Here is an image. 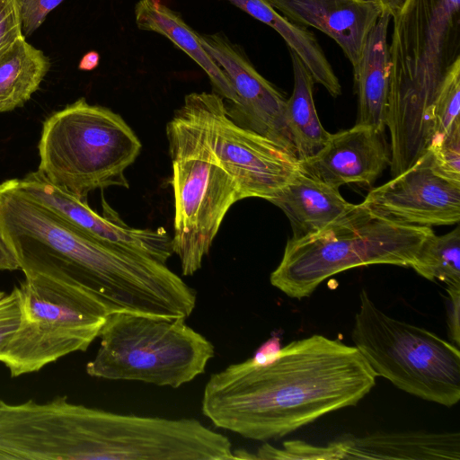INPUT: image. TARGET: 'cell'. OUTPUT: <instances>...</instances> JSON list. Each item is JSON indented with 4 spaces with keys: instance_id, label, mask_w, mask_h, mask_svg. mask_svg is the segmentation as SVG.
<instances>
[{
    "instance_id": "6da1fadb",
    "label": "cell",
    "mask_w": 460,
    "mask_h": 460,
    "mask_svg": "<svg viewBox=\"0 0 460 460\" xmlns=\"http://www.w3.org/2000/svg\"><path fill=\"white\" fill-rule=\"evenodd\" d=\"M376 377L355 346L314 334L284 346L269 364L248 358L211 375L201 410L219 429L252 440L276 439L357 404Z\"/></svg>"
},
{
    "instance_id": "7a4b0ae2",
    "label": "cell",
    "mask_w": 460,
    "mask_h": 460,
    "mask_svg": "<svg viewBox=\"0 0 460 460\" xmlns=\"http://www.w3.org/2000/svg\"><path fill=\"white\" fill-rule=\"evenodd\" d=\"M0 235L25 277L80 288L111 312L177 316L190 288L165 263L101 242L30 198L16 179L0 183Z\"/></svg>"
},
{
    "instance_id": "3957f363",
    "label": "cell",
    "mask_w": 460,
    "mask_h": 460,
    "mask_svg": "<svg viewBox=\"0 0 460 460\" xmlns=\"http://www.w3.org/2000/svg\"><path fill=\"white\" fill-rule=\"evenodd\" d=\"M392 20L386 127L391 173L397 175L429 144L435 96L460 57V0H406Z\"/></svg>"
},
{
    "instance_id": "277c9868",
    "label": "cell",
    "mask_w": 460,
    "mask_h": 460,
    "mask_svg": "<svg viewBox=\"0 0 460 460\" xmlns=\"http://www.w3.org/2000/svg\"><path fill=\"white\" fill-rule=\"evenodd\" d=\"M213 93H191L166 126L174 199L173 253L183 276L202 265L229 208L240 200L234 180L211 144Z\"/></svg>"
},
{
    "instance_id": "5b68a950",
    "label": "cell",
    "mask_w": 460,
    "mask_h": 460,
    "mask_svg": "<svg viewBox=\"0 0 460 460\" xmlns=\"http://www.w3.org/2000/svg\"><path fill=\"white\" fill-rule=\"evenodd\" d=\"M432 233L431 227L393 222L354 204L320 232L289 239L270 281L288 296L302 299L328 278L352 268L411 267Z\"/></svg>"
},
{
    "instance_id": "8992f818",
    "label": "cell",
    "mask_w": 460,
    "mask_h": 460,
    "mask_svg": "<svg viewBox=\"0 0 460 460\" xmlns=\"http://www.w3.org/2000/svg\"><path fill=\"white\" fill-rule=\"evenodd\" d=\"M141 142L122 117L81 98L43 123L38 171L82 200L95 190L128 188L125 172Z\"/></svg>"
},
{
    "instance_id": "52a82bcc",
    "label": "cell",
    "mask_w": 460,
    "mask_h": 460,
    "mask_svg": "<svg viewBox=\"0 0 460 460\" xmlns=\"http://www.w3.org/2000/svg\"><path fill=\"white\" fill-rule=\"evenodd\" d=\"M184 317L128 311L108 314L86 373L107 380L178 388L203 374L214 345Z\"/></svg>"
},
{
    "instance_id": "ba28073f",
    "label": "cell",
    "mask_w": 460,
    "mask_h": 460,
    "mask_svg": "<svg viewBox=\"0 0 460 460\" xmlns=\"http://www.w3.org/2000/svg\"><path fill=\"white\" fill-rule=\"evenodd\" d=\"M351 340L376 376L423 400L451 407L460 400L458 347L394 318L359 293Z\"/></svg>"
},
{
    "instance_id": "9c48e42d",
    "label": "cell",
    "mask_w": 460,
    "mask_h": 460,
    "mask_svg": "<svg viewBox=\"0 0 460 460\" xmlns=\"http://www.w3.org/2000/svg\"><path fill=\"white\" fill-rule=\"evenodd\" d=\"M17 289L20 324L0 352L12 377L85 351L111 313L85 290L40 275L25 277Z\"/></svg>"
},
{
    "instance_id": "30bf717a",
    "label": "cell",
    "mask_w": 460,
    "mask_h": 460,
    "mask_svg": "<svg viewBox=\"0 0 460 460\" xmlns=\"http://www.w3.org/2000/svg\"><path fill=\"white\" fill-rule=\"evenodd\" d=\"M211 144L220 164L236 182L240 200L268 199L299 172L296 156L275 141L237 125L224 99L214 93Z\"/></svg>"
},
{
    "instance_id": "8fae6325",
    "label": "cell",
    "mask_w": 460,
    "mask_h": 460,
    "mask_svg": "<svg viewBox=\"0 0 460 460\" xmlns=\"http://www.w3.org/2000/svg\"><path fill=\"white\" fill-rule=\"evenodd\" d=\"M360 204L399 224L454 225L460 219V181L435 171L426 150L409 169L372 189Z\"/></svg>"
},
{
    "instance_id": "7c38bea8",
    "label": "cell",
    "mask_w": 460,
    "mask_h": 460,
    "mask_svg": "<svg viewBox=\"0 0 460 460\" xmlns=\"http://www.w3.org/2000/svg\"><path fill=\"white\" fill-rule=\"evenodd\" d=\"M16 181L33 200L101 242L165 264L173 253L172 236L164 228L129 226L103 199V212L100 215L89 207L87 200L53 184L39 171Z\"/></svg>"
},
{
    "instance_id": "4fadbf2b",
    "label": "cell",
    "mask_w": 460,
    "mask_h": 460,
    "mask_svg": "<svg viewBox=\"0 0 460 460\" xmlns=\"http://www.w3.org/2000/svg\"><path fill=\"white\" fill-rule=\"evenodd\" d=\"M199 38L237 96L235 105L226 103L229 117L237 125L275 141L296 155L284 120L287 99L281 91L255 69L240 46L223 33L199 34Z\"/></svg>"
},
{
    "instance_id": "5bb4252c",
    "label": "cell",
    "mask_w": 460,
    "mask_h": 460,
    "mask_svg": "<svg viewBox=\"0 0 460 460\" xmlns=\"http://www.w3.org/2000/svg\"><path fill=\"white\" fill-rule=\"evenodd\" d=\"M390 164L384 132L355 124L331 134L319 152L299 161V170L335 188L349 183L371 186Z\"/></svg>"
},
{
    "instance_id": "9a60e30c",
    "label": "cell",
    "mask_w": 460,
    "mask_h": 460,
    "mask_svg": "<svg viewBox=\"0 0 460 460\" xmlns=\"http://www.w3.org/2000/svg\"><path fill=\"white\" fill-rule=\"evenodd\" d=\"M297 25L309 26L332 38L354 68L366 40L381 15L363 0H267Z\"/></svg>"
},
{
    "instance_id": "2e32d148",
    "label": "cell",
    "mask_w": 460,
    "mask_h": 460,
    "mask_svg": "<svg viewBox=\"0 0 460 460\" xmlns=\"http://www.w3.org/2000/svg\"><path fill=\"white\" fill-rule=\"evenodd\" d=\"M328 445L333 459H460L458 432L380 431L344 437Z\"/></svg>"
},
{
    "instance_id": "e0dca14e",
    "label": "cell",
    "mask_w": 460,
    "mask_h": 460,
    "mask_svg": "<svg viewBox=\"0 0 460 460\" xmlns=\"http://www.w3.org/2000/svg\"><path fill=\"white\" fill-rule=\"evenodd\" d=\"M279 208L290 222L293 236L298 240L325 228L348 212V202L339 188L328 185L299 172L268 199Z\"/></svg>"
},
{
    "instance_id": "ac0fdd59",
    "label": "cell",
    "mask_w": 460,
    "mask_h": 460,
    "mask_svg": "<svg viewBox=\"0 0 460 460\" xmlns=\"http://www.w3.org/2000/svg\"><path fill=\"white\" fill-rule=\"evenodd\" d=\"M392 17L381 13L368 34L360 59L353 68L358 95L356 124L384 132L386 127L390 81V55L387 41Z\"/></svg>"
},
{
    "instance_id": "d6986e66",
    "label": "cell",
    "mask_w": 460,
    "mask_h": 460,
    "mask_svg": "<svg viewBox=\"0 0 460 460\" xmlns=\"http://www.w3.org/2000/svg\"><path fill=\"white\" fill-rule=\"evenodd\" d=\"M134 13L138 29L156 32L171 40L205 71L214 93L227 100L229 105L237 103V96L227 76L207 52L199 33L177 12L161 0H139Z\"/></svg>"
},
{
    "instance_id": "ffe728a7",
    "label": "cell",
    "mask_w": 460,
    "mask_h": 460,
    "mask_svg": "<svg viewBox=\"0 0 460 460\" xmlns=\"http://www.w3.org/2000/svg\"><path fill=\"white\" fill-rule=\"evenodd\" d=\"M275 30L303 62L314 83L332 96L341 94V85L314 34L275 10L267 0H226Z\"/></svg>"
},
{
    "instance_id": "44dd1931",
    "label": "cell",
    "mask_w": 460,
    "mask_h": 460,
    "mask_svg": "<svg viewBox=\"0 0 460 460\" xmlns=\"http://www.w3.org/2000/svg\"><path fill=\"white\" fill-rule=\"evenodd\" d=\"M294 85L286 102L284 120L299 161L314 155L326 144L331 133L320 122L314 102V81L301 59L289 50Z\"/></svg>"
},
{
    "instance_id": "7402d4cb",
    "label": "cell",
    "mask_w": 460,
    "mask_h": 460,
    "mask_svg": "<svg viewBox=\"0 0 460 460\" xmlns=\"http://www.w3.org/2000/svg\"><path fill=\"white\" fill-rule=\"evenodd\" d=\"M49 58L18 38L0 55V112L11 111L30 100L49 69Z\"/></svg>"
},
{
    "instance_id": "603a6c76",
    "label": "cell",
    "mask_w": 460,
    "mask_h": 460,
    "mask_svg": "<svg viewBox=\"0 0 460 460\" xmlns=\"http://www.w3.org/2000/svg\"><path fill=\"white\" fill-rule=\"evenodd\" d=\"M411 268L421 277L460 288V228L443 235L432 233L422 243Z\"/></svg>"
},
{
    "instance_id": "cb8c5ba5",
    "label": "cell",
    "mask_w": 460,
    "mask_h": 460,
    "mask_svg": "<svg viewBox=\"0 0 460 460\" xmlns=\"http://www.w3.org/2000/svg\"><path fill=\"white\" fill-rule=\"evenodd\" d=\"M459 109L460 57L447 70L435 96L429 143L442 137L456 121L460 120Z\"/></svg>"
},
{
    "instance_id": "d4e9b609",
    "label": "cell",
    "mask_w": 460,
    "mask_h": 460,
    "mask_svg": "<svg viewBox=\"0 0 460 460\" xmlns=\"http://www.w3.org/2000/svg\"><path fill=\"white\" fill-rule=\"evenodd\" d=\"M427 150L435 171L447 179L460 181V120L442 137L431 141Z\"/></svg>"
},
{
    "instance_id": "484cf974",
    "label": "cell",
    "mask_w": 460,
    "mask_h": 460,
    "mask_svg": "<svg viewBox=\"0 0 460 460\" xmlns=\"http://www.w3.org/2000/svg\"><path fill=\"white\" fill-rule=\"evenodd\" d=\"M20 321V297L15 286L0 298V352L19 327Z\"/></svg>"
},
{
    "instance_id": "4316f807",
    "label": "cell",
    "mask_w": 460,
    "mask_h": 460,
    "mask_svg": "<svg viewBox=\"0 0 460 460\" xmlns=\"http://www.w3.org/2000/svg\"><path fill=\"white\" fill-rule=\"evenodd\" d=\"M63 0H17L22 34L31 35Z\"/></svg>"
},
{
    "instance_id": "83f0119b",
    "label": "cell",
    "mask_w": 460,
    "mask_h": 460,
    "mask_svg": "<svg viewBox=\"0 0 460 460\" xmlns=\"http://www.w3.org/2000/svg\"><path fill=\"white\" fill-rule=\"evenodd\" d=\"M22 36L17 0H0V55Z\"/></svg>"
},
{
    "instance_id": "f1b7e54d",
    "label": "cell",
    "mask_w": 460,
    "mask_h": 460,
    "mask_svg": "<svg viewBox=\"0 0 460 460\" xmlns=\"http://www.w3.org/2000/svg\"><path fill=\"white\" fill-rule=\"evenodd\" d=\"M449 296V310L447 323L452 340L456 345H459V309H460V288H447Z\"/></svg>"
},
{
    "instance_id": "f546056e",
    "label": "cell",
    "mask_w": 460,
    "mask_h": 460,
    "mask_svg": "<svg viewBox=\"0 0 460 460\" xmlns=\"http://www.w3.org/2000/svg\"><path fill=\"white\" fill-rule=\"evenodd\" d=\"M280 338L279 336H272L263 342L254 352L251 361L257 366L269 364L275 360L280 352Z\"/></svg>"
},
{
    "instance_id": "4dcf8cb0",
    "label": "cell",
    "mask_w": 460,
    "mask_h": 460,
    "mask_svg": "<svg viewBox=\"0 0 460 460\" xmlns=\"http://www.w3.org/2000/svg\"><path fill=\"white\" fill-rule=\"evenodd\" d=\"M367 3H369L375 6H376L381 13H387L392 18L395 16L403 4H405L406 0H363Z\"/></svg>"
},
{
    "instance_id": "1f68e13d",
    "label": "cell",
    "mask_w": 460,
    "mask_h": 460,
    "mask_svg": "<svg viewBox=\"0 0 460 460\" xmlns=\"http://www.w3.org/2000/svg\"><path fill=\"white\" fill-rule=\"evenodd\" d=\"M20 270L19 264L0 235V270Z\"/></svg>"
},
{
    "instance_id": "d6a6232c",
    "label": "cell",
    "mask_w": 460,
    "mask_h": 460,
    "mask_svg": "<svg viewBox=\"0 0 460 460\" xmlns=\"http://www.w3.org/2000/svg\"><path fill=\"white\" fill-rule=\"evenodd\" d=\"M100 61V55L96 51H89L84 57L79 62V69L84 70V71H91L97 67Z\"/></svg>"
},
{
    "instance_id": "836d02e7",
    "label": "cell",
    "mask_w": 460,
    "mask_h": 460,
    "mask_svg": "<svg viewBox=\"0 0 460 460\" xmlns=\"http://www.w3.org/2000/svg\"><path fill=\"white\" fill-rule=\"evenodd\" d=\"M5 293L4 291H0V298L4 295Z\"/></svg>"
}]
</instances>
